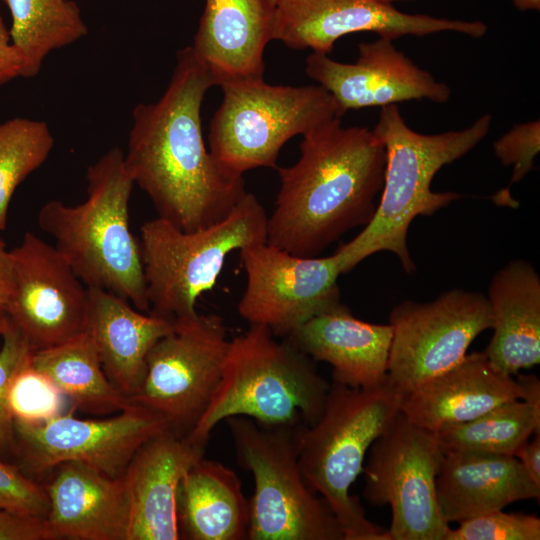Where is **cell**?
<instances>
[{"mask_svg":"<svg viewBox=\"0 0 540 540\" xmlns=\"http://www.w3.org/2000/svg\"><path fill=\"white\" fill-rule=\"evenodd\" d=\"M0 509L46 517L49 500L44 487L17 464L0 461Z\"/></svg>","mask_w":540,"mask_h":540,"instance_id":"cell-35","label":"cell"},{"mask_svg":"<svg viewBox=\"0 0 540 540\" xmlns=\"http://www.w3.org/2000/svg\"><path fill=\"white\" fill-rule=\"evenodd\" d=\"M273 15L274 7L266 0H205L191 47L218 85L263 77Z\"/></svg>","mask_w":540,"mask_h":540,"instance_id":"cell-22","label":"cell"},{"mask_svg":"<svg viewBox=\"0 0 540 540\" xmlns=\"http://www.w3.org/2000/svg\"><path fill=\"white\" fill-rule=\"evenodd\" d=\"M205 449L168 428L136 451L122 475L130 507L127 540L180 539L177 488Z\"/></svg>","mask_w":540,"mask_h":540,"instance_id":"cell-18","label":"cell"},{"mask_svg":"<svg viewBox=\"0 0 540 540\" xmlns=\"http://www.w3.org/2000/svg\"><path fill=\"white\" fill-rule=\"evenodd\" d=\"M539 497L540 488L515 456L443 453L436 477V498L447 524Z\"/></svg>","mask_w":540,"mask_h":540,"instance_id":"cell-23","label":"cell"},{"mask_svg":"<svg viewBox=\"0 0 540 540\" xmlns=\"http://www.w3.org/2000/svg\"><path fill=\"white\" fill-rule=\"evenodd\" d=\"M66 400L57 385L30 362L15 375L8 393L14 420L31 424L46 422L65 413Z\"/></svg>","mask_w":540,"mask_h":540,"instance_id":"cell-31","label":"cell"},{"mask_svg":"<svg viewBox=\"0 0 540 540\" xmlns=\"http://www.w3.org/2000/svg\"><path fill=\"white\" fill-rule=\"evenodd\" d=\"M493 150L503 166L512 167L511 184L522 181L540 151V121L513 125L493 143Z\"/></svg>","mask_w":540,"mask_h":540,"instance_id":"cell-34","label":"cell"},{"mask_svg":"<svg viewBox=\"0 0 540 540\" xmlns=\"http://www.w3.org/2000/svg\"><path fill=\"white\" fill-rule=\"evenodd\" d=\"M442 457L435 433L401 411L371 445L363 494L372 505L390 506L389 540H444L449 524L436 498Z\"/></svg>","mask_w":540,"mask_h":540,"instance_id":"cell-11","label":"cell"},{"mask_svg":"<svg viewBox=\"0 0 540 540\" xmlns=\"http://www.w3.org/2000/svg\"><path fill=\"white\" fill-rule=\"evenodd\" d=\"M180 539L245 540L249 501L236 473L204 456L185 472L176 493Z\"/></svg>","mask_w":540,"mask_h":540,"instance_id":"cell-26","label":"cell"},{"mask_svg":"<svg viewBox=\"0 0 540 540\" xmlns=\"http://www.w3.org/2000/svg\"><path fill=\"white\" fill-rule=\"evenodd\" d=\"M209 127V151L227 173L277 167L282 146L296 135L341 119L333 96L321 85H271L258 78L227 80Z\"/></svg>","mask_w":540,"mask_h":540,"instance_id":"cell-8","label":"cell"},{"mask_svg":"<svg viewBox=\"0 0 540 540\" xmlns=\"http://www.w3.org/2000/svg\"><path fill=\"white\" fill-rule=\"evenodd\" d=\"M69 410L46 422L14 420L16 460L29 477L67 461L84 463L112 478L124 474L136 451L170 428L160 414L135 404L102 419H79Z\"/></svg>","mask_w":540,"mask_h":540,"instance_id":"cell-13","label":"cell"},{"mask_svg":"<svg viewBox=\"0 0 540 540\" xmlns=\"http://www.w3.org/2000/svg\"><path fill=\"white\" fill-rule=\"evenodd\" d=\"M521 396L513 376L497 369L484 352H473L406 393L401 412L411 423L436 433Z\"/></svg>","mask_w":540,"mask_h":540,"instance_id":"cell-20","label":"cell"},{"mask_svg":"<svg viewBox=\"0 0 540 540\" xmlns=\"http://www.w3.org/2000/svg\"><path fill=\"white\" fill-rule=\"evenodd\" d=\"M378 1L393 5L395 2H398V1H411V0H378Z\"/></svg>","mask_w":540,"mask_h":540,"instance_id":"cell-43","label":"cell"},{"mask_svg":"<svg viewBox=\"0 0 540 540\" xmlns=\"http://www.w3.org/2000/svg\"><path fill=\"white\" fill-rule=\"evenodd\" d=\"M226 422L238 464L254 479L247 540H344L333 511L303 477L296 426H267L244 416Z\"/></svg>","mask_w":540,"mask_h":540,"instance_id":"cell-9","label":"cell"},{"mask_svg":"<svg viewBox=\"0 0 540 540\" xmlns=\"http://www.w3.org/2000/svg\"><path fill=\"white\" fill-rule=\"evenodd\" d=\"M173 328L174 322L141 312L116 294L87 287L85 331L106 376L129 398L143 379L149 351Z\"/></svg>","mask_w":540,"mask_h":540,"instance_id":"cell-24","label":"cell"},{"mask_svg":"<svg viewBox=\"0 0 540 540\" xmlns=\"http://www.w3.org/2000/svg\"><path fill=\"white\" fill-rule=\"evenodd\" d=\"M51 470L44 487L51 540L128 539L130 507L122 477H109L77 461Z\"/></svg>","mask_w":540,"mask_h":540,"instance_id":"cell-19","label":"cell"},{"mask_svg":"<svg viewBox=\"0 0 540 540\" xmlns=\"http://www.w3.org/2000/svg\"><path fill=\"white\" fill-rule=\"evenodd\" d=\"M493 335L489 361L513 376L540 362V277L527 261L513 260L492 278L486 296Z\"/></svg>","mask_w":540,"mask_h":540,"instance_id":"cell-25","label":"cell"},{"mask_svg":"<svg viewBox=\"0 0 540 540\" xmlns=\"http://www.w3.org/2000/svg\"><path fill=\"white\" fill-rule=\"evenodd\" d=\"M9 9L11 42L25 60L24 78L36 76L47 55L88 34L74 0H0Z\"/></svg>","mask_w":540,"mask_h":540,"instance_id":"cell-28","label":"cell"},{"mask_svg":"<svg viewBox=\"0 0 540 540\" xmlns=\"http://www.w3.org/2000/svg\"><path fill=\"white\" fill-rule=\"evenodd\" d=\"M329 388L314 360L288 338L278 341L265 326L250 325L230 340L220 384L187 436L206 447L217 424L233 416L267 426L312 425Z\"/></svg>","mask_w":540,"mask_h":540,"instance_id":"cell-6","label":"cell"},{"mask_svg":"<svg viewBox=\"0 0 540 540\" xmlns=\"http://www.w3.org/2000/svg\"><path fill=\"white\" fill-rule=\"evenodd\" d=\"M306 73L335 99L344 115L349 109L384 107L411 100L445 103L451 88L420 68L393 41L379 37L358 45L355 63H341L326 54L311 53Z\"/></svg>","mask_w":540,"mask_h":540,"instance_id":"cell-17","label":"cell"},{"mask_svg":"<svg viewBox=\"0 0 540 540\" xmlns=\"http://www.w3.org/2000/svg\"><path fill=\"white\" fill-rule=\"evenodd\" d=\"M30 364L57 385L73 411L104 416L135 405L106 376L86 331L63 344L33 352Z\"/></svg>","mask_w":540,"mask_h":540,"instance_id":"cell-27","label":"cell"},{"mask_svg":"<svg viewBox=\"0 0 540 540\" xmlns=\"http://www.w3.org/2000/svg\"><path fill=\"white\" fill-rule=\"evenodd\" d=\"M25 60L19 49L11 42L0 11V87L15 78L23 77Z\"/></svg>","mask_w":540,"mask_h":540,"instance_id":"cell-37","label":"cell"},{"mask_svg":"<svg viewBox=\"0 0 540 540\" xmlns=\"http://www.w3.org/2000/svg\"><path fill=\"white\" fill-rule=\"evenodd\" d=\"M491 121L484 114L462 130L422 134L406 124L396 104L381 107L373 132L386 152L384 183L372 220L334 252L341 274L380 251L395 254L406 273L415 271L407 246L410 224L460 198L455 192L432 191L434 176L474 149L489 133Z\"/></svg>","mask_w":540,"mask_h":540,"instance_id":"cell-3","label":"cell"},{"mask_svg":"<svg viewBox=\"0 0 540 540\" xmlns=\"http://www.w3.org/2000/svg\"><path fill=\"white\" fill-rule=\"evenodd\" d=\"M303 136L300 157L276 167L280 189L267 218V243L315 257L349 230L373 218L385 175L386 152L373 130L343 127L341 119Z\"/></svg>","mask_w":540,"mask_h":540,"instance_id":"cell-2","label":"cell"},{"mask_svg":"<svg viewBox=\"0 0 540 540\" xmlns=\"http://www.w3.org/2000/svg\"><path fill=\"white\" fill-rule=\"evenodd\" d=\"M271 6L275 7L278 0H266Z\"/></svg>","mask_w":540,"mask_h":540,"instance_id":"cell-44","label":"cell"},{"mask_svg":"<svg viewBox=\"0 0 540 540\" xmlns=\"http://www.w3.org/2000/svg\"><path fill=\"white\" fill-rule=\"evenodd\" d=\"M267 214L246 192L217 223L183 231L157 217L140 227L139 248L149 313L172 322L197 315V299L213 288L226 257L266 243Z\"/></svg>","mask_w":540,"mask_h":540,"instance_id":"cell-7","label":"cell"},{"mask_svg":"<svg viewBox=\"0 0 540 540\" xmlns=\"http://www.w3.org/2000/svg\"><path fill=\"white\" fill-rule=\"evenodd\" d=\"M522 392L521 400L540 411V381L535 375H519L516 379Z\"/></svg>","mask_w":540,"mask_h":540,"instance_id":"cell-40","label":"cell"},{"mask_svg":"<svg viewBox=\"0 0 540 540\" xmlns=\"http://www.w3.org/2000/svg\"><path fill=\"white\" fill-rule=\"evenodd\" d=\"M230 340L223 318L197 314L174 321L173 330L148 353L142 381L130 397L187 436L209 406L223 375Z\"/></svg>","mask_w":540,"mask_h":540,"instance_id":"cell-10","label":"cell"},{"mask_svg":"<svg viewBox=\"0 0 540 540\" xmlns=\"http://www.w3.org/2000/svg\"><path fill=\"white\" fill-rule=\"evenodd\" d=\"M87 198L77 205L46 202L38 212L41 230L86 287L100 288L149 313L139 243L129 227L135 185L124 152L113 147L86 172Z\"/></svg>","mask_w":540,"mask_h":540,"instance_id":"cell-4","label":"cell"},{"mask_svg":"<svg viewBox=\"0 0 540 540\" xmlns=\"http://www.w3.org/2000/svg\"><path fill=\"white\" fill-rule=\"evenodd\" d=\"M53 146L44 121L15 117L0 123V230L16 188L46 161Z\"/></svg>","mask_w":540,"mask_h":540,"instance_id":"cell-30","label":"cell"},{"mask_svg":"<svg viewBox=\"0 0 540 540\" xmlns=\"http://www.w3.org/2000/svg\"><path fill=\"white\" fill-rule=\"evenodd\" d=\"M387 378L404 394L452 368L493 325L487 297L451 289L429 302L405 300L390 312Z\"/></svg>","mask_w":540,"mask_h":540,"instance_id":"cell-12","label":"cell"},{"mask_svg":"<svg viewBox=\"0 0 540 540\" xmlns=\"http://www.w3.org/2000/svg\"><path fill=\"white\" fill-rule=\"evenodd\" d=\"M487 30L481 21L408 14L378 0H278L272 40L328 55L339 38L356 32H373L393 41L445 31L481 38Z\"/></svg>","mask_w":540,"mask_h":540,"instance_id":"cell-16","label":"cell"},{"mask_svg":"<svg viewBox=\"0 0 540 540\" xmlns=\"http://www.w3.org/2000/svg\"><path fill=\"white\" fill-rule=\"evenodd\" d=\"M540 519L535 515L498 510L448 528L444 540H539Z\"/></svg>","mask_w":540,"mask_h":540,"instance_id":"cell-33","label":"cell"},{"mask_svg":"<svg viewBox=\"0 0 540 540\" xmlns=\"http://www.w3.org/2000/svg\"><path fill=\"white\" fill-rule=\"evenodd\" d=\"M532 482L540 488V433L526 441L515 453Z\"/></svg>","mask_w":540,"mask_h":540,"instance_id":"cell-38","label":"cell"},{"mask_svg":"<svg viewBox=\"0 0 540 540\" xmlns=\"http://www.w3.org/2000/svg\"><path fill=\"white\" fill-rule=\"evenodd\" d=\"M404 395L388 378L373 388L333 381L320 418L295 427L303 477L333 511L344 540H389L387 530L367 519L349 490L363 471L368 449L401 411Z\"/></svg>","mask_w":540,"mask_h":540,"instance_id":"cell-5","label":"cell"},{"mask_svg":"<svg viewBox=\"0 0 540 540\" xmlns=\"http://www.w3.org/2000/svg\"><path fill=\"white\" fill-rule=\"evenodd\" d=\"M214 85L212 72L187 46L177 53L163 95L132 111L125 166L158 217L183 231L219 222L247 192L243 176L223 170L203 139L201 105Z\"/></svg>","mask_w":540,"mask_h":540,"instance_id":"cell-1","label":"cell"},{"mask_svg":"<svg viewBox=\"0 0 540 540\" xmlns=\"http://www.w3.org/2000/svg\"><path fill=\"white\" fill-rule=\"evenodd\" d=\"M6 323H7V317L5 313H0V338L5 329Z\"/></svg>","mask_w":540,"mask_h":540,"instance_id":"cell-42","label":"cell"},{"mask_svg":"<svg viewBox=\"0 0 540 540\" xmlns=\"http://www.w3.org/2000/svg\"><path fill=\"white\" fill-rule=\"evenodd\" d=\"M0 540H51L46 517L0 509Z\"/></svg>","mask_w":540,"mask_h":540,"instance_id":"cell-36","label":"cell"},{"mask_svg":"<svg viewBox=\"0 0 540 540\" xmlns=\"http://www.w3.org/2000/svg\"><path fill=\"white\" fill-rule=\"evenodd\" d=\"M514 6L520 11H539L540 0H512Z\"/></svg>","mask_w":540,"mask_h":540,"instance_id":"cell-41","label":"cell"},{"mask_svg":"<svg viewBox=\"0 0 540 540\" xmlns=\"http://www.w3.org/2000/svg\"><path fill=\"white\" fill-rule=\"evenodd\" d=\"M287 338L314 361L329 363L335 382L373 388L387 380L391 326L358 319L341 301L309 319Z\"/></svg>","mask_w":540,"mask_h":540,"instance_id":"cell-21","label":"cell"},{"mask_svg":"<svg viewBox=\"0 0 540 540\" xmlns=\"http://www.w3.org/2000/svg\"><path fill=\"white\" fill-rule=\"evenodd\" d=\"M10 257L12 290L4 313L33 352L85 332L87 287L56 247L27 231Z\"/></svg>","mask_w":540,"mask_h":540,"instance_id":"cell-15","label":"cell"},{"mask_svg":"<svg viewBox=\"0 0 540 540\" xmlns=\"http://www.w3.org/2000/svg\"><path fill=\"white\" fill-rule=\"evenodd\" d=\"M246 286L240 316L275 336H288L312 317L340 302L341 271L333 253L302 257L261 243L240 250Z\"/></svg>","mask_w":540,"mask_h":540,"instance_id":"cell-14","label":"cell"},{"mask_svg":"<svg viewBox=\"0 0 540 540\" xmlns=\"http://www.w3.org/2000/svg\"><path fill=\"white\" fill-rule=\"evenodd\" d=\"M1 338L0 461L15 463L16 437L14 418L10 412L8 404V393L11 382L15 375L30 362L33 350L19 329L8 318Z\"/></svg>","mask_w":540,"mask_h":540,"instance_id":"cell-32","label":"cell"},{"mask_svg":"<svg viewBox=\"0 0 540 540\" xmlns=\"http://www.w3.org/2000/svg\"><path fill=\"white\" fill-rule=\"evenodd\" d=\"M12 290V265L10 251L0 237V313L4 309Z\"/></svg>","mask_w":540,"mask_h":540,"instance_id":"cell-39","label":"cell"},{"mask_svg":"<svg viewBox=\"0 0 540 540\" xmlns=\"http://www.w3.org/2000/svg\"><path fill=\"white\" fill-rule=\"evenodd\" d=\"M533 433H540V411L517 399L435 435L443 453L514 456Z\"/></svg>","mask_w":540,"mask_h":540,"instance_id":"cell-29","label":"cell"}]
</instances>
